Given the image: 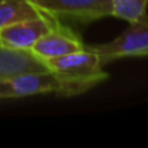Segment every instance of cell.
<instances>
[{
  "label": "cell",
  "instance_id": "7",
  "mask_svg": "<svg viewBox=\"0 0 148 148\" xmlns=\"http://www.w3.org/2000/svg\"><path fill=\"white\" fill-rule=\"evenodd\" d=\"M47 70L49 69L46 61L39 59L30 49H13L0 46V79Z\"/></svg>",
  "mask_w": 148,
  "mask_h": 148
},
{
  "label": "cell",
  "instance_id": "8",
  "mask_svg": "<svg viewBox=\"0 0 148 148\" xmlns=\"http://www.w3.org/2000/svg\"><path fill=\"white\" fill-rule=\"evenodd\" d=\"M44 14L29 0H0V29L17 21Z\"/></svg>",
  "mask_w": 148,
  "mask_h": 148
},
{
  "label": "cell",
  "instance_id": "1",
  "mask_svg": "<svg viewBox=\"0 0 148 148\" xmlns=\"http://www.w3.org/2000/svg\"><path fill=\"white\" fill-rule=\"evenodd\" d=\"M48 69L60 82L59 96L72 97L84 94L108 78L104 65L96 53L87 47L65 56L46 61Z\"/></svg>",
  "mask_w": 148,
  "mask_h": 148
},
{
  "label": "cell",
  "instance_id": "5",
  "mask_svg": "<svg viewBox=\"0 0 148 148\" xmlns=\"http://www.w3.org/2000/svg\"><path fill=\"white\" fill-rule=\"evenodd\" d=\"M60 82L51 70L25 73L0 79V99H18L42 94H59Z\"/></svg>",
  "mask_w": 148,
  "mask_h": 148
},
{
  "label": "cell",
  "instance_id": "6",
  "mask_svg": "<svg viewBox=\"0 0 148 148\" xmlns=\"http://www.w3.org/2000/svg\"><path fill=\"white\" fill-rule=\"evenodd\" d=\"M84 48L86 44L81 36L69 26L57 21L53 27L34 44L30 51L43 61H48Z\"/></svg>",
  "mask_w": 148,
  "mask_h": 148
},
{
  "label": "cell",
  "instance_id": "4",
  "mask_svg": "<svg viewBox=\"0 0 148 148\" xmlns=\"http://www.w3.org/2000/svg\"><path fill=\"white\" fill-rule=\"evenodd\" d=\"M59 20L49 14L17 21L0 29V46L13 49H31Z\"/></svg>",
  "mask_w": 148,
  "mask_h": 148
},
{
  "label": "cell",
  "instance_id": "3",
  "mask_svg": "<svg viewBox=\"0 0 148 148\" xmlns=\"http://www.w3.org/2000/svg\"><path fill=\"white\" fill-rule=\"evenodd\" d=\"M59 21L91 23L112 16V0H29Z\"/></svg>",
  "mask_w": 148,
  "mask_h": 148
},
{
  "label": "cell",
  "instance_id": "2",
  "mask_svg": "<svg viewBox=\"0 0 148 148\" xmlns=\"http://www.w3.org/2000/svg\"><path fill=\"white\" fill-rule=\"evenodd\" d=\"M129 23V27L109 43L87 46L97 55L103 65L125 57H148L147 13Z\"/></svg>",
  "mask_w": 148,
  "mask_h": 148
},
{
  "label": "cell",
  "instance_id": "9",
  "mask_svg": "<svg viewBox=\"0 0 148 148\" xmlns=\"http://www.w3.org/2000/svg\"><path fill=\"white\" fill-rule=\"evenodd\" d=\"M147 5L148 0H112V16L131 22L146 14Z\"/></svg>",
  "mask_w": 148,
  "mask_h": 148
}]
</instances>
